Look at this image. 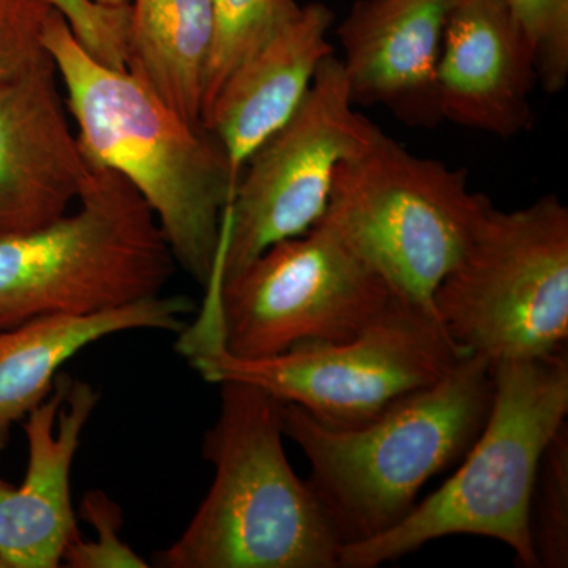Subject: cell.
<instances>
[{
	"mask_svg": "<svg viewBox=\"0 0 568 568\" xmlns=\"http://www.w3.org/2000/svg\"><path fill=\"white\" fill-rule=\"evenodd\" d=\"M43 47L92 166L110 170L148 203L174 261L201 286L211 278L224 209L235 185L222 145L126 70L99 61L52 11Z\"/></svg>",
	"mask_w": 568,
	"mask_h": 568,
	"instance_id": "1",
	"label": "cell"
},
{
	"mask_svg": "<svg viewBox=\"0 0 568 568\" xmlns=\"http://www.w3.org/2000/svg\"><path fill=\"white\" fill-rule=\"evenodd\" d=\"M493 394L491 362L467 354L433 386L353 428L325 425L282 403L284 437L308 459L306 484L342 548L394 528L424 485L465 457L487 422Z\"/></svg>",
	"mask_w": 568,
	"mask_h": 568,
	"instance_id": "2",
	"label": "cell"
},
{
	"mask_svg": "<svg viewBox=\"0 0 568 568\" xmlns=\"http://www.w3.org/2000/svg\"><path fill=\"white\" fill-rule=\"evenodd\" d=\"M203 455L213 481L182 536L153 555L163 568H339L342 544L284 452L282 402L222 381Z\"/></svg>",
	"mask_w": 568,
	"mask_h": 568,
	"instance_id": "3",
	"label": "cell"
},
{
	"mask_svg": "<svg viewBox=\"0 0 568 568\" xmlns=\"http://www.w3.org/2000/svg\"><path fill=\"white\" fill-rule=\"evenodd\" d=\"M493 375L491 409L457 473L387 532L343 547L339 568H376L452 536L503 541L519 566L537 568L530 497L541 455L567 422V347L493 365Z\"/></svg>",
	"mask_w": 568,
	"mask_h": 568,
	"instance_id": "4",
	"label": "cell"
},
{
	"mask_svg": "<svg viewBox=\"0 0 568 568\" xmlns=\"http://www.w3.org/2000/svg\"><path fill=\"white\" fill-rule=\"evenodd\" d=\"M179 353L211 384L244 381L336 428H353L420 388L466 357L436 313L396 298L372 324L339 342L304 343L265 358H239L197 317L178 334Z\"/></svg>",
	"mask_w": 568,
	"mask_h": 568,
	"instance_id": "5",
	"label": "cell"
},
{
	"mask_svg": "<svg viewBox=\"0 0 568 568\" xmlns=\"http://www.w3.org/2000/svg\"><path fill=\"white\" fill-rule=\"evenodd\" d=\"M77 212L0 237V331L162 294L175 261L155 216L121 175L95 168Z\"/></svg>",
	"mask_w": 568,
	"mask_h": 568,
	"instance_id": "6",
	"label": "cell"
},
{
	"mask_svg": "<svg viewBox=\"0 0 568 568\" xmlns=\"http://www.w3.org/2000/svg\"><path fill=\"white\" fill-rule=\"evenodd\" d=\"M433 308L463 351L503 362L567 347L568 209L556 196L481 212Z\"/></svg>",
	"mask_w": 568,
	"mask_h": 568,
	"instance_id": "7",
	"label": "cell"
},
{
	"mask_svg": "<svg viewBox=\"0 0 568 568\" xmlns=\"http://www.w3.org/2000/svg\"><path fill=\"white\" fill-rule=\"evenodd\" d=\"M465 171L422 159L381 132L336 173L321 223L334 230L403 301L433 295L487 207Z\"/></svg>",
	"mask_w": 568,
	"mask_h": 568,
	"instance_id": "8",
	"label": "cell"
},
{
	"mask_svg": "<svg viewBox=\"0 0 568 568\" xmlns=\"http://www.w3.org/2000/svg\"><path fill=\"white\" fill-rule=\"evenodd\" d=\"M204 293L220 345L239 358L351 338L399 298L321 222L268 246L226 282L213 272Z\"/></svg>",
	"mask_w": 568,
	"mask_h": 568,
	"instance_id": "9",
	"label": "cell"
},
{
	"mask_svg": "<svg viewBox=\"0 0 568 568\" xmlns=\"http://www.w3.org/2000/svg\"><path fill=\"white\" fill-rule=\"evenodd\" d=\"M354 106L342 61L331 54L293 118L242 171L224 211L223 282L268 246L305 234L323 219L339 166L381 133Z\"/></svg>",
	"mask_w": 568,
	"mask_h": 568,
	"instance_id": "10",
	"label": "cell"
},
{
	"mask_svg": "<svg viewBox=\"0 0 568 568\" xmlns=\"http://www.w3.org/2000/svg\"><path fill=\"white\" fill-rule=\"evenodd\" d=\"M50 55L0 89V237L61 220L95 166L71 130Z\"/></svg>",
	"mask_w": 568,
	"mask_h": 568,
	"instance_id": "11",
	"label": "cell"
},
{
	"mask_svg": "<svg viewBox=\"0 0 568 568\" xmlns=\"http://www.w3.org/2000/svg\"><path fill=\"white\" fill-rule=\"evenodd\" d=\"M100 402L92 384L59 373L51 395L24 418L28 469L14 487L0 477V568H58L80 536L70 477L82 433Z\"/></svg>",
	"mask_w": 568,
	"mask_h": 568,
	"instance_id": "12",
	"label": "cell"
},
{
	"mask_svg": "<svg viewBox=\"0 0 568 568\" xmlns=\"http://www.w3.org/2000/svg\"><path fill=\"white\" fill-rule=\"evenodd\" d=\"M536 63L506 0H459L448 17L436 71L440 119L515 136L528 129Z\"/></svg>",
	"mask_w": 568,
	"mask_h": 568,
	"instance_id": "13",
	"label": "cell"
},
{
	"mask_svg": "<svg viewBox=\"0 0 568 568\" xmlns=\"http://www.w3.org/2000/svg\"><path fill=\"white\" fill-rule=\"evenodd\" d=\"M459 0H358L338 28L354 104L388 108L414 125L440 121L436 71Z\"/></svg>",
	"mask_w": 568,
	"mask_h": 568,
	"instance_id": "14",
	"label": "cell"
},
{
	"mask_svg": "<svg viewBox=\"0 0 568 568\" xmlns=\"http://www.w3.org/2000/svg\"><path fill=\"white\" fill-rule=\"evenodd\" d=\"M334 14L323 3L298 6L223 82L203 125L222 145L237 186L246 162L304 102L321 63L334 54Z\"/></svg>",
	"mask_w": 568,
	"mask_h": 568,
	"instance_id": "15",
	"label": "cell"
},
{
	"mask_svg": "<svg viewBox=\"0 0 568 568\" xmlns=\"http://www.w3.org/2000/svg\"><path fill=\"white\" fill-rule=\"evenodd\" d=\"M196 310L186 295H151L93 313H58L0 331V457L11 428L28 417L54 388L63 364L89 345L152 328L181 334L183 317Z\"/></svg>",
	"mask_w": 568,
	"mask_h": 568,
	"instance_id": "16",
	"label": "cell"
},
{
	"mask_svg": "<svg viewBox=\"0 0 568 568\" xmlns=\"http://www.w3.org/2000/svg\"><path fill=\"white\" fill-rule=\"evenodd\" d=\"M211 0H130L125 67L186 122L203 125Z\"/></svg>",
	"mask_w": 568,
	"mask_h": 568,
	"instance_id": "17",
	"label": "cell"
},
{
	"mask_svg": "<svg viewBox=\"0 0 568 568\" xmlns=\"http://www.w3.org/2000/svg\"><path fill=\"white\" fill-rule=\"evenodd\" d=\"M212 44L204 78L203 118L231 71L297 9L294 0H211Z\"/></svg>",
	"mask_w": 568,
	"mask_h": 568,
	"instance_id": "18",
	"label": "cell"
},
{
	"mask_svg": "<svg viewBox=\"0 0 568 568\" xmlns=\"http://www.w3.org/2000/svg\"><path fill=\"white\" fill-rule=\"evenodd\" d=\"M537 568L568 566V422L549 440L538 465L529 507Z\"/></svg>",
	"mask_w": 568,
	"mask_h": 568,
	"instance_id": "19",
	"label": "cell"
},
{
	"mask_svg": "<svg viewBox=\"0 0 568 568\" xmlns=\"http://www.w3.org/2000/svg\"><path fill=\"white\" fill-rule=\"evenodd\" d=\"M525 37L537 82L547 92H560L568 80V0H506Z\"/></svg>",
	"mask_w": 568,
	"mask_h": 568,
	"instance_id": "20",
	"label": "cell"
},
{
	"mask_svg": "<svg viewBox=\"0 0 568 568\" xmlns=\"http://www.w3.org/2000/svg\"><path fill=\"white\" fill-rule=\"evenodd\" d=\"M82 521L95 538L77 536L63 549V566L70 568H148V562L121 538L122 508L102 489H89L80 506Z\"/></svg>",
	"mask_w": 568,
	"mask_h": 568,
	"instance_id": "21",
	"label": "cell"
},
{
	"mask_svg": "<svg viewBox=\"0 0 568 568\" xmlns=\"http://www.w3.org/2000/svg\"><path fill=\"white\" fill-rule=\"evenodd\" d=\"M52 11L48 0H0V89L48 58L43 33Z\"/></svg>",
	"mask_w": 568,
	"mask_h": 568,
	"instance_id": "22",
	"label": "cell"
},
{
	"mask_svg": "<svg viewBox=\"0 0 568 568\" xmlns=\"http://www.w3.org/2000/svg\"><path fill=\"white\" fill-rule=\"evenodd\" d=\"M65 18L77 39L99 61L126 70L129 6L106 9L93 0H48Z\"/></svg>",
	"mask_w": 568,
	"mask_h": 568,
	"instance_id": "23",
	"label": "cell"
},
{
	"mask_svg": "<svg viewBox=\"0 0 568 568\" xmlns=\"http://www.w3.org/2000/svg\"><path fill=\"white\" fill-rule=\"evenodd\" d=\"M99 6L106 7V9H122L130 3V0H93Z\"/></svg>",
	"mask_w": 568,
	"mask_h": 568,
	"instance_id": "24",
	"label": "cell"
}]
</instances>
